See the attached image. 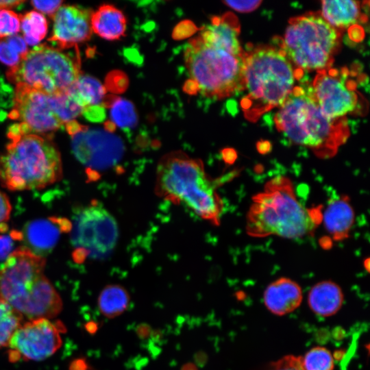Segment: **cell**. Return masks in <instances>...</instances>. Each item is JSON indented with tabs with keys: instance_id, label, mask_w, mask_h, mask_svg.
Here are the masks:
<instances>
[{
	"instance_id": "obj_23",
	"label": "cell",
	"mask_w": 370,
	"mask_h": 370,
	"mask_svg": "<svg viewBox=\"0 0 370 370\" xmlns=\"http://www.w3.org/2000/svg\"><path fill=\"white\" fill-rule=\"evenodd\" d=\"M66 92L83 109L90 106H102L103 100L107 95L104 85L97 79L82 74Z\"/></svg>"
},
{
	"instance_id": "obj_7",
	"label": "cell",
	"mask_w": 370,
	"mask_h": 370,
	"mask_svg": "<svg viewBox=\"0 0 370 370\" xmlns=\"http://www.w3.org/2000/svg\"><path fill=\"white\" fill-rule=\"evenodd\" d=\"M342 32L332 27L319 12H308L291 18L284 38H275L295 68L318 71L332 65Z\"/></svg>"
},
{
	"instance_id": "obj_9",
	"label": "cell",
	"mask_w": 370,
	"mask_h": 370,
	"mask_svg": "<svg viewBox=\"0 0 370 370\" xmlns=\"http://www.w3.org/2000/svg\"><path fill=\"white\" fill-rule=\"evenodd\" d=\"M83 108L68 93L49 95L23 84H16L14 106L9 118L17 123L22 135L49 137L83 112Z\"/></svg>"
},
{
	"instance_id": "obj_6",
	"label": "cell",
	"mask_w": 370,
	"mask_h": 370,
	"mask_svg": "<svg viewBox=\"0 0 370 370\" xmlns=\"http://www.w3.org/2000/svg\"><path fill=\"white\" fill-rule=\"evenodd\" d=\"M245 51L236 54L206 43L198 35L184 47L186 67L206 98L218 100L243 92Z\"/></svg>"
},
{
	"instance_id": "obj_45",
	"label": "cell",
	"mask_w": 370,
	"mask_h": 370,
	"mask_svg": "<svg viewBox=\"0 0 370 370\" xmlns=\"http://www.w3.org/2000/svg\"><path fill=\"white\" fill-rule=\"evenodd\" d=\"M195 362L198 365H201L206 361V355L201 352H199L195 354Z\"/></svg>"
},
{
	"instance_id": "obj_10",
	"label": "cell",
	"mask_w": 370,
	"mask_h": 370,
	"mask_svg": "<svg viewBox=\"0 0 370 370\" xmlns=\"http://www.w3.org/2000/svg\"><path fill=\"white\" fill-rule=\"evenodd\" d=\"M73 219L71 239L75 247V261L82 262L86 258L101 259L111 254L118 240V225L100 203L95 201L79 208Z\"/></svg>"
},
{
	"instance_id": "obj_29",
	"label": "cell",
	"mask_w": 370,
	"mask_h": 370,
	"mask_svg": "<svg viewBox=\"0 0 370 370\" xmlns=\"http://www.w3.org/2000/svg\"><path fill=\"white\" fill-rule=\"evenodd\" d=\"M304 370H334V360L330 351L321 346H316L301 356Z\"/></svg>"
},
{
	"instance_id": "obj_48",
	"label": "cell",
	"mask_w": 370,
	"mask_h": 370,
	"mask_svg": "<svg viewBox=\"0 0 370 370\" xmlns=\"http://www.w3.org/2000/svg\"><path fill=\"white\" fill-rule=\"evenodd\" d=\"M87 329L89 330L90 332L94 333L97 329V327L95 323H92L88 324Z\"/></svg>"
},
{
	"instance_id": "obj_46",
	"label": "cell",
	"mask_w": 370,
	"mask_h": 370,
	"mask_svg": "<svg viewBox=\"0 0 370 370\" xmlns=\"http://www.w3.org/2000/svg\"><path fill=\"white\" fill-rule=\"evenodd\" d=\"M104 128L108 132H114L116 129V125L111 121H106L104 123Z\"/></svg>"
},
{
	"instance_id": "obj_17",
	"label": "cell",
	"mask_w": 370,
	"mask_h": 370,
	"mask_svg": "<svg viewBox=\"0 0 370 370\" xmlns=\"http://www.w3.org/2000/svg\"><path fill=\"white\" fill-rule=\"evenodd\" d=\"M240 29L236 16L227 12L220 16H212L210 24L200 28L199 36L207 44L242 54L245 50L238 40Z\"/></svg>"
},
{
	"instance_id": "obj_37",
	"label": "cell",
	"mask_w": 370,
	"mask_h": 370,
	"mask_svg": "<svg viewBox=\"0 0 370 370\" xmlns=\"http://www.w3.org/2000/svg\"><path fill=\"white\" fill-rule=\"evenodd\" d=\"M82 114L89 121L101 122L106 118V110L102 106H90L84 109Z\"/></svg>"
},
{
	"instance_id": "obj_8",
	"label": "cell",
	"mask_w": 370,
	"mask_h": 370,
	"mask_svg": "<svg viewBox=\"0 0 370 370\" xmlns=\"http://www.w3.org/2000/svg\"><path fill=\"white\" fill-rule=\"evenodd\" d=\"M79 54L43 44L34 47L7 72L8 80L49 95L65 93L82 75Z\"/></svg>"
},
{
	"instance_id": "obj_25",
	"label": "cell",
	"mask_w": 370,
	"mask_h": 370,
	"mask_svg": "<svg viewBox=\"0 0 370 370\" xmlns=\"http://www.w3.org/2000/svg\"><path fill=\"white\" fill-rule=\"evenodd\" d=\"M98 307L101 313L108 318H114L128 308L130 295L120 285H108L100 293Z\"/></svg>"
},
{
	"instance_id": "obj_28",
	"label": "cell",
	"mask_w": 370,
	"mask_h": 370,
	"mask_svg": "<svg viewBox=\"0 0 370 370\" xmlns=\"http://www.w3.org/2000/svg\"><path fill=\"white\" fill-rule=\"evenodd\" d=\"M28 52L23 38L14 35L0 40V61L11 67L16 65Z\"/></svg>"
},
{
	"instance_id": "obj_30",
	"label": "cell",
	"mask_w": 370,
	"mask_h": 370,
	"mask_svg": "<svg viewBox=\"0 0 370 370\" xmlns=\"http://www.w3.org/2000/svg\"><path fill=\"white\" fill-rule=\"evenodd\" d=\"M20 29V15L10 10H0V38L16 35Z\"/></svg>"
},
{
	"instance_id": "obj_32",
	"label": "cell",
	"mask_w": 370,
	"mask_h": 370,
	"mask_svg": "<svg viewBox=\"0 0 370 370\" xmlns=\"http://www.w3.org/2000/svg\"><path fill=\"white\" fill-rule=\"evenodd\" d=\"M23 239L21 231L12 230L8 234H0V261L6 260L14 251L16 242Z\"/></svg>"
},
{
	"instance_id": "obj_2",
	"label": "cell",
	"mask_w": 370,
	"mask_h": 370,
	"mask_svg": "<svg viewBox=\"0 0 370 370\" xmlns=\"http://www.w3.org/2000/svg\"><path fill=\"white\" fill-rule=\"evenodd\" d=\"M273 121L289 142L310 149L321 159L334 157L349 136L347 119L327 117L308 84L293 88Z\"/></svg>"
},
{
	"instance_id": "obj_20",
	"label": "cell",
	"mask_w": 370,
	"mask_h": 370,
	"mask_svg": "<svg viewBox=\"0 0 370 370\" xmlns=\"http://www.w3.org/2000/svg\"><path fill=\"white\" fill-rule=\"evenodd\" d=\"M321 15L332 27L342 32L368 19L361 11L360 3L350 0L322 1Z\"/></svg>"
},
{
	"instance_id": "obj_36",
	"label": "cell",
	"mask_w": 370,
	"mask_h": 370,
	"mask_svg": "<svg viewBox=\"0 0 370 370\" xmlns=\"http://www.w3.org/2000/svg\"><path fill=\"white\" fill-rule=\"evenodd\" d=\"M232 9L242 12H251L256 9L262 3L261 1H225L223 2Z\"/></svg>"
},
{
	"instance_id": "obj_44",
	"label": "cell",
	"mask_w": 370,
	"mask_h": 370,
	"mask_svg": "<svg viewBox=\"0 0 370 370\" xmlns=\"http://www.w3.org/2000/svg\"><path fill=\"white\" fill-rule=\"evenodd\" d=\"M256 147L260 153H265L271 149V143L266 140H261L257 143Z\"/></svg>"
},
{
	"instance_id": "obj_49",
	"label": "cell",
	"mask_w": 370,
	"mask_h": 370,
	"mask_svg": "<svg viewBox=\"0 0 370 370\" xmlns=\"http://www.w3.org/2000/svg\"><path fill=\"white\" fill-rule=\"evenodd\" d=\"M365 268L369 271V258H367V260H365Z\"/></svg>"
},
{
	"instance_id": "obj_4",
	"label": "cell",
	"mask_w": 370,
	"mask_h": 370,
	"mask_svg": "<svg viewBox=\"0 0 370 370\" xmlns=\"http://www.w3.org/2000/svg\"><path fill=\"white\" fill-rule=\"evenodd\" d=\"M156 190L159 196L182 204L201 219L219 225L223 201L200 160L181 151L164 155L157 166Z\"/></svg>"
},
{
	"instance_id": "obj_1",
	"label": "cell",
	"mask_w": 370,
	"mask_h": 370,
	"mask_svg": "<svg viewBox=\"0 0 370 370\" xmlns=\"http://www.w3.org/2000/svg\"><path fill=\"white\" fill-rule=\"evenodd\" d=\"M322 208L302 205L292 181L286 176H276L252 197L246 218V232L255 238L276 236L296 239L312 236L322 223Z\"/></svg>"
},
{
	"instance_id": "obj_13",
	"label": "cell",
	"mask_w": 370,
	"mask_h": 370,
	"mask_svg": "<svg viewBox=\"0 0 370 370\" xmlns=\"http://www.w3.org/2000/svg\"><path fill=\"white\" fill-rule=\"evenodd\" d=\"M65 331L62 323L52 322L48 319L29 320L22 323L7 347L9 360L39 361L49 358L61 347L60 334Z\"/></svg>"
},
{
	"instance_id": "obj_11",
	"label": "cell",
	"mask_w": 370,
	"mask_h": 370,
	"mask_svg": "<svg viewBox=\"0 0 370 370\" xmlns=\"http://www.w3.org/2000/svg\"><path fill=\"white\" fill-rule=\"evenodd\" d=\"M355 75L347 67L318 71L312 84V92L323 113L332 119L345 117L347 114H365L368 103L357 90Z\"/></svg>"
},
{
	"instance_id": "obj_19",
	"label": "cell",
	"mask_w": 370,
	"mask_h": 370,
	"mask_svg": "<svg viewBox=\"0 0 370 370\" xmlns=\"http://www.w3.org/2000/svg\"><path fill=\"white\" fill-rule=\"evenodd\" d=\"M355 214L349 197L342 195L329 201L322 212V222L327 232L336 241L348 238Z\"/></svg>"
},
{
	"instance_id": "obj_26",
	"label": "cell",
	"mask_w": 370,
	"mask_h": 370,
	"mask_svg": "<svg viewBox=\"0 0 370 370\" xmlns=\"http://www.w3.org/2000/svg\"><path fill=\"white\" fill-rule=\"evenodd\" d=\"M21 28L26 44H38L46 36L48 23L43 14L37 11H30L20 15Z\"/></svg>"
},
{
	"instance_id": "obj_14",
	"label": "cell",
	"mask_w": 370,
	"mask_h": 370,
	"mask_svg": "<svg viewBox=\"0 0 370 370\" xmlns=\"http://www.w3.org/2000/svg\"><path fill=\"white\" fill-rule=\"evenodd\" d=\"M71 136L75 158L90 169L106 167L122 155L121 141L106 130L85 126Z\"/></svg>"
},
{
	"instance_id": "obj_18",
	"label": "cell",
	"mask_w": 370,
	"mask_h": 370,
	"mask_svg": "<svg viewBox=\"0 0 370 370\" xmlns=\"http://www.w3.org/2000/svg\"><path fill=\"white\" fill-rule=\"evenodd\" d=\"M302 298L300 286L291 279L284 277L270 283L263 293L266 308L278 316L295 310L301 305Z\"/></svg>"
},
{
	"instance_id": "obj_31",
	"label": "cell",
	"mask_w": 370,
	"mask_h": 370,
	"mask_svg": "<svg viewBox=\"0 0 370 370\" xmlns=\"http://www.w3.org/2000/svg\"><path fill=\"white\" fill-rule=\"evenodd\" d=\"M129 79L125 73L121 71L110 72L105 80V88L112 94L123 92L128 87Z\"/></svg>"
},
{
	"instance_id": "obj_47",
	"label": "cell",
	"mask_w": 370,
	"mask_h": 370,
	"mask_svg": "<svg viewBox=\"0 0 370 370\" xmlns=\"http://www.w3.org/2000/svg\"><path fill=\"white\" fill-rule=\"evenodd\" d=\"M181 370H197V368L195 365L190 362L184 365Z\"/></svg>"
},
{
	"instance_id": "obj_12",
	"label": "cell",
	"mask_w": 370,
	"mask_h": 370,
	"mask_svg": "<svg viewBox=\"0 0 370 370\" xmlns=\"http://www.w3.org/2000/svg\"><path fill=\"white\" fill-rule=\"evenodd\" d=\"M46 260L25 247L15 249L0 269V299L21 314L38 280Z\"/></svg>"
},
{
	"instance_id": "obj_3",
	"label": "cell",
	"mask_w": 370,
	"mask_h": 370,
	"mask_svg": "<svg viewBox=\"0 0 370 370\" xmlns=\"http://www.w3.org/2000/svg\"><path fill=\"white\" fill-rule=\"evenodd\" d=\"M296 68L275 38L272 44L247 45L244 56V96L241 106L246 119L255 122L261 115L280 107L293 88Z\"/></svg>"
},
{
	"instance_id": "obj_5",
	"label": "cell",
	"mask_w": 370,
	"mask_h": 370,
	"mask_svg": "<svg viewBox=\"0 0 370 370\" xmlns=\"http://www.w3.org/2000/svg\"><path fill=\"white\" fill-rule=\"evenodd\" d=\"M0 156V182L12 191L40 189L62 175L60 153L51 138L29 134L9 138Z\"/></svg>"
},
{
	"instance_id": "obj_15",
	"label": "cell",
	"mask_w": 370,
	"mask_h": 370,
	"mask_svg": "<svg viewBox=\"0 0 370 370\" xmlns=\"http://www.w3.org/2000/svg\"><path fill=\"white\" fill-rule=\"evenodd\" d=\"M92 11L77 5H64L53 17V32L48 39L60 49H69L90 39L92 34L90 16Z\"/></svg>"
},
{
	"instance_id": "obj_34",
	"label": "cell",
	"mask_w": 370,
	"mask_h": 370,
	"mask_svg": "<svg viewBox=\"0 0 370 370\" xmlns=\"http://www.w3.org/2000/svg\"><path fill=\"white\" fill-rule=\"evenodd\" d=\"M198 30L196 25L190 21L185 20L179 23L173 30V38L182 40L191 36Z\"/></svg>"
},
{
	"instance_id": "obj_22",
	"label": "cell",
	"mask_w": 370,
	"mask_h": 370,
	"mask_svg": "<svg viewBox=\"0 0 370 370\" xmlns=\"http://www.w3.org/2000/svg\"><path fill=\"white\" fill-rule=\"evenodd\" d=\"M92 31L100 37L115 40L123 37L127 29V19L123 12L110 4L101 5L90 16Z\"/></svg>"
},
{
	"instance_id": "obj_42",
	"label": "cell",
	"mask_w": 370,
	"mask_h": 370,
	"mask_svg": "<svg viewBox=\"0 0 370 370\" xmlns=\"http://www.w3.org/2000/svg\"><path fill=\"white\" fill-rule=\"evenodd\" d=\"M23 3H24L23 1L1 0L0 1V10H8V8H15Z\"/></svg>"
},
{
	"instance_id": "obj_33",
	"label": "cell",
	"mask_w": 370,
	"mask_h": 370,
	"mask_svg": "<svg viewBox=\"0 0 370 370\" xmlns=\"http://www.w3.org/2000/svg\"><path fill=\"white\" fill-rule=\"evenodd\" d=\"M267 370H304L301 356L286 355L272 362Z\"/></svg>"
},
{
	"instance_id": "obj_35",
	"label": "cell",
	"mask_w": 370,
	"mask_h": 370,
	"mask_svg": "<svg viewBox=\"0 0 370 370\" xmlns=\"http://www.w3.org/2000/svg\"><path fill=\"white\" fill-rule=\"evenodd\" d=\"M30 3L36 10L53 18L61 7L62 1H32Z\"/></svg>"
},
{
	"instance_id": "obj_41",
	"label": "cell",
	"mask_w": 370,
	"mask_h": 370,
	"mask_svg": "<svg viewBox=\"0 0 370 370\" xmlns=\"http://www.w3.org/2000/svg\"><path fill=\"white\" fill-rule=\"evenodd\" d=\"M184 91L190 95H195L199 92L197 84L192 79H189L184 84Z\"/></svg>"
},
{
	"instance_id": "obj_27",
	"label": "cell",
	"mask_w": 370,
	"mask_h": 370,
	"mask_svg": "<svg viewBox=\"0 0 370 370\" xmlns=\"http://www.w3.org/2000/svg\"><path fill=\"white\" fill-rule=\"evenodd\" d=\"M23 319V316L18 311L0 299V349L8 347Z\"/></svg>"
},
{
	"instance_id": "obj_38",
	"label": "cell",
	"mask_w": 370,
	"mask_h": 370,
	"mask_svg": "<svg viewBox=\"0 0 370 370\" xmlns=\"http://www.w3.org/2000/svg\"><path fill=\"white\" fill-rule=\"evenodd\" d=\"M12 206L8 196L0 191V224L9 219Z\"/></svg>"
},
{
	"instance_id": "obj_40",
	"label": "cell",
	"mask_w": 370,
	"mask_h": 370,
	"mask_svg": "<svg viewBox=\"0 0 370 370\" xmlns=\"http://www.w3.org/2000/svg\"><path fill=\"white\" fill-rule=\"evenodd\" d=\"M136 332L138 336L143 340L151 336L152 330L151 327L147 323H140L136 328Z\"/></svg>"
},
{
	"instance_id": "obj_43",
	"label": "cell",
	"mask_w": 370,
	"mask_h": 370,
	"mask_svg": "<svg viewBox=\"0 0 370 370\" xmlns=\"http://www.w3.org/2000/svg\"><path fill=\"white\" fill-rule=\"evenodd\" d=\"M222 154L227 162H232L236 158V153L232 149H225Z\"/></svg>"
},
{
	"instance_id": "obj_39",
	"label": "cell",
	"mask_w": 370,
	"mask_h": 370,
	"mask_svg": "<svg viewBox=\"0 0 370 370\" xmlns=\"http://www.w3.org/2000/svg\"><path fill=\"white\" fill-rule=\"evenodd\" d=\"M348 35L353 41L360 42L365 36L364 29L358 24L354 25L348 28Z\"/></svg>"
},
{
	"instance_id": "obj_24",
	"label": "cell",
	"mask_w": 370,
	"mask_h": 370,
	"mask_svg": "<svg viewBox=\"0 0 370 370\" xmlns=\"http://www.w3.org/2000/svg\"><path fill=\"white\" fill-rule=\"evenodd\" d=\"M104 108H110L111 121L125 130L134 128L138 123V115L134 104L113 94L106 95L103 100Z\"/></svg>"
},
{
	"instance_id": "obj_16",
	"label": "cell",
	"mask_w": 370,
	"mask_h": 370,
	"mask_svg": "<svg viewBox=\"0 0 370 370\" xmlns=\"http://www.w3.org/2000/svg\"><path fill=\"white\" fill-rule=\"evenodd\" d=\"M71 228L72 223L65 218L52 217L33 220L25 225L22 232L27 245L25 247L37 256L46 255L56 245L60 234Z\"/></svg>"
},
{
	"instance_id": "obj_21",
	"label": "cell",
	"mask_w": 370,
	"mask_h": 370,
	"mask_svg": "<svg viewBox=\"0 0 370 370\" xmlns=\"http://www.w3.org/2000/svg\"><path fill=\"white\" fill-rule=\"evenodd\" d=\"M344 295L341 288L331 280H323L314 284L308 294V304L316 314L328 317L341 308Z\"/></svg>"
}]
</instances>
